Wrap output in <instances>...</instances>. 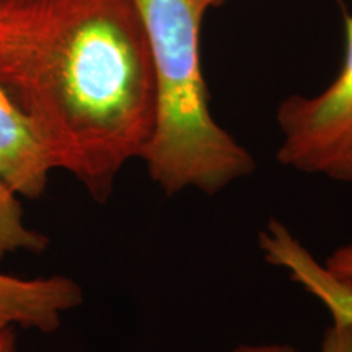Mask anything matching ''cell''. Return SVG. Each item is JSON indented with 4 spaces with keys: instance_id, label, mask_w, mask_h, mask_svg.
<instances>
[{
    "instance_id": "cell-1",
    "label": "cell",
    "mask_w": 352,
    "mask_h": 352,
    "mask_svg": "<svg viewBox=\"0 0 352 352\" xmlns=\"http://www.w3.org/2000/svg\"><path fill=\"white\" fill-rule=\"evenodd\" d=\"M0 85L54 170L107 202L157 116L151 43L135 0H0Z\"/></svg>"
},
{
    "instance_id": "cell-2",
    "label": "cell",
    "mask_w": 352,
    "mask_h": 352,
    "mask_svg": "<svg viewBox=\"0 0 352 352\" xmlns=\"http://www.w3.org/2000/svg\"><path fill=\"white\" fill-rule=\"evenodd\" d=\"M151 43L157 116L140 157L165 196H214L253 175L256 160L210 113L201 63L204 13L191 0H135Z\"/></svg>"
},
{
    "instance_id": "cell-3",
    "label": "cell",
    "mask_w": 352,
    "mask_h": 352,
    "mask_svg": "<svg viewBox=\"0 0 352 352\" xmlns=\"http://www.w3.org/2000/svg\"><path fill=\"white\" fill-rule=\"evenodd\" d=\"M344 57L318 95H290L277 108L283 140L277 162L352 186V13H342Z\"/></svg>"
},
{
    "instance_id": "cell-4",
    "label": "cell",
    "mask_w": 352,
    "mask_h": 352,
    "mask_svg": "<svg viewBox=\"0 0 352 352\" xmlns=\"http://www.w3.org/2000/svg\"><path fill=\"white\" fill-rule=\"evenodd\" d=\"M82 302L80 285L70 277L20 279L0 272V329L23 327L52 333L65 311Z\"/></svg>"
},
{
    "instance_id": "cell-5",
    "label": "cell",
    "mask_w": 352,
    "mask_h": 352,
    "mask_svg": "<svg viewBox=\"0 0 352 352\" xmlns=\"http://www.w3.org/2000/svg\"><path fill=\"white\" fill-rule=\"evenodd\" d=\"M54 170L28 118L0 85V176L16 195L38 199Z\"/></svg>"
},
{
    "instance_id": "cell-6",
    "label": "cell",
    "mask_w": 352,
    "mask_h": 352,
    "mask_svg": "<svg viewBox=\"0 0 352 352\" xmlns=\"http://www.w3.org/2000/svg\"><path fill=\"white\" fill-rule=\"evenodd\" d=\"M50 239L46 235L25 226L21 202L0 176V256L20 250L43 253Z\"/></svg>"
},
{
    "instance_id": "cell-7",
    "label": "cell",
    "mask_w": 352,
    "mask_h": 352,
    "mask_svg": "<svg viewBox=\"0 0 352 352\" xmlns=\"http://www.w3.org/2000/svg\"><path fill=\"white\" fill-rule=\"evenodd\" d=\"M331 324L324 331L320 352H352V320L331 315Z\"/></svg>"
},
{
    "instance_id": "cell-8",
    "label": "cell",
    "mask_w": 352,
    "mask_h": 352,
    "mask_svg": "<svg viewBox=\"0 0 352 352\" xmlns=\"http://www.w3.org/2000/svg\"><path fill=\"white\" fill-rule=\"evenodd\" d=\"M328 272L336 277V279L342 280L352 285V243L340 246L327 258V263L323 264Z\"/></svg>"
},
{
    "instance_id": "cell-9",
    "label": "cell",
    "mask_w": 352,
    "mask_h": 352,
    "mask_svg": "<svg viewBox=\"0 0 352 352\" xmlns=\"http://www.w3.org/2000/svg\"><path fill=\"white\" fill-rule=\"evenodd\" d=\"M230 352H298L287 344H240Z\"/></svg>"
},
{
    "instance_id": "cell-10",
    "label": "cell",
    "mask_w": 352,
    "mask_h": 352,
    "mask_svg": "<svg viewBox=\"0 0 352 352\" xmlns=\"http://www.w3.org/2000/svg\"><path fill=\"white\" fill-rule=\"evenodd\" d=\"M16 351V340L13 328L0 329V352H15Z\"/></svg>"
},
{
    "instance_id": "cell-11",
    "label": "cell",
    "mask_w": 352,
    "mask_h": 352,
    "mask_svg": "<svg viewBox=\"0 0 352 352\" xmlns=\"http://www.w3.org/2000/svg\"><path fill=\"white\" fill-rule=\"evenodd\" d=\"M191 2H192V6L197 8V10L206 15V12H208L210 7L219 6V3H222L223 0H191Z\"/></svg>"
}]
</instances>
